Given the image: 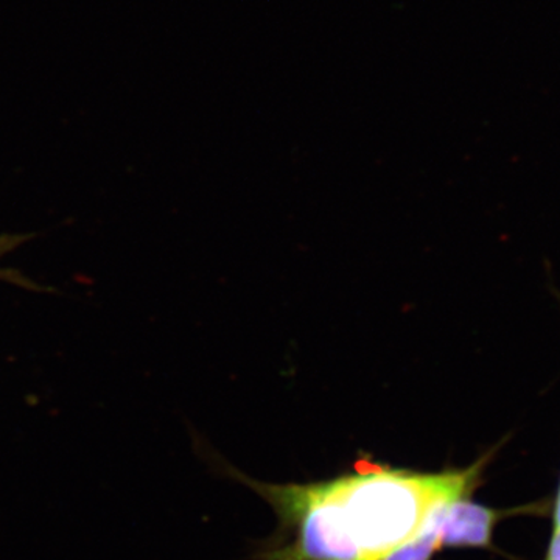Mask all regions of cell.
I'll use <instances>...</instances> for the list:
<instances>
[{
    "instance_id": "obj_1",
    "label": "cell",
    "mask_w": 560,
    "mask_h": 560,
    "mask_svg": "<svg viewBox=\"0 0 560 560\" xmlns=\"http://www.w3.org/2000/svg\"><path fill=\"white\" fill-rule=\"evenodd\" d=\"M499 447L482 453L464 469H394L360 456L352 471L329 481L311 482L335 530L361 559L381 560L418 536L436 512L471 497Z\"/></svg>"
},
{
    "instance_id": "obj_2",
    "label": "cell",
    "mask_w": 560,
    "mask_h": 560,
    "mask_svg": "<svg viewBox=\"0 0 560 560\" xmlns=\"http://www.w3.org/2000/svg\"><path fill=\"white\" fill-rule=\"evenodd\" d=\"M545 511L547 506L541 503L514 508V510H493L477 503L471 500V497L452 501L441 522V550L442 548L493 550L495 548L493 533L501 521L514 515H534Z\"/></svg>"
},
{
    "instance_id": "obj_3",
    "label": "cell",
    "mask_w": 560,
    "mask_h": 560,
    "mask_svg": "<svg viewBox=\"0 0 560 560\" xmlns=\"http://www.w3.org/2000/svg\"><path fill=\"white\" fill-rule=\"evenodd\" d=\"M445 510H441L430 518L425 528L420 530L418 536L411 540L405 541L396 550L383 556L381 560H431L438 551L441 550V522L444 518Z\"/></svg>"
},
{
    "instance_id": "obj_4",
    "label": "cell",
    "mask_w": 560,
    "mask_h": 560,
    "mask_svg": "<svg viewBox=\"0 0 560 560\" xmlns=\"http://www.w3.org/2000/svg\"><path fill=\"white\" fill-rule=\"evenodd\" d=\"M544 560H560V529H552L550 544Z\"/></svg>"
},
{
    "instance_id": "obj_5",
    "label": "cell",
    "mask_w": 560,
    "mask_h": 560,
    "mask_svg": "<svg viewBox=\"0 0 560 560\" xmlns=\"http://www.w3.org/2000/svg\"><path fill=\"white\" fill-rule=\"evenodd\" d=\"M5 249V246L2 245V242H0V254H2V250Z\"/></svg>"
}]
</instances>
